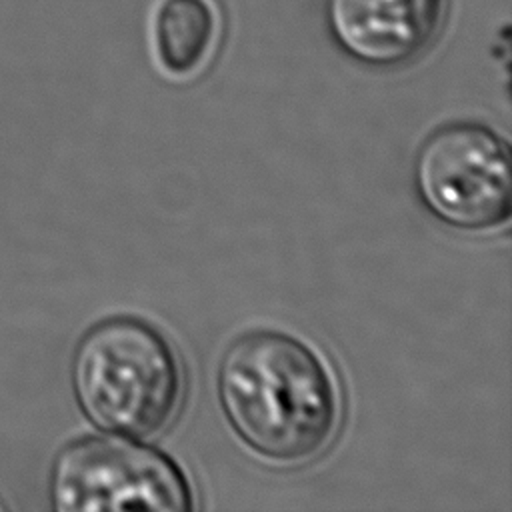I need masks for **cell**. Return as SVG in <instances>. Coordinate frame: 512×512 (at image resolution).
<instances>
[{"label":"cell","instance_id":"cell-4","mask_svg":"<svg viewBox=\"0 0 512 512\" xmlns=\"http://www.w3.org/2000/svg\"><path fill=\"white\" fill-rule=\"evenodd\" d=\"M412 176L422 206L448 228L488 232L510 218V150L482 122L436 128L418 148Z\"/></svg>","mask_w":512,"mask_h":512},{"label":"cell","instance_id":"cell-2","mask_svg":"<svg viewBox=\"0 0 512 512\" xmlns=\"http://www.w3.org/2000/svg\"><path fill=\"white\" fill-rule=\"evenodd\" d=\"M72 390L94 426L150 438L178 416L184 370L176 348L156 326L134 316H114L80 340L72 360Z\"/></svg>","mask_w":512,"mask_h":512},{"label":"cell","instance_id":"cell-6","mask_svg":"<svg viewBox=\"0 0 512 512\" xmlns=\"http://www.w3.org/2000/svg\"><path fill=\"white\" fill-rule=\"evenodd\" d=\"M220 36L212 0H162L154 20V54L170 78H192L210 60Z\"/></svg>","mask_w":512,"mask_h":512},{"label":"cell","instance_id":"cell-1","mask_svg":"<svg viewBox=\"0 0 512 512\" xmlns=\"http://www.w3.org/2000/svg\"><path fill=\"white\" fill-rule=\"evenodd\" d=\"M216 392L232 432L266 462H310L338 434V382L294 334L258 328L234 338L220 358Z\"/></svg>","mask_w":512,"mask_h":512},{"label":"cell","instance_id":"cell-5","mask_svg":"<svg viewBox=\"0 0 512 512\" xmlns=\"http://www.w3.org/2000/svg\"><path fill=\"white\" fill-rule=\"evenodd\" d=\"M444 0H326V20L338 46L376 68L416 58L434 38Z\"/></svg>","mask_w":512,"mask_h":512},{"label":"cell","instance_id":"cell-3","mask_svg":"<svg viewBox=\"0 0 512 512\" xmlns=\"http://www.w3.org/2000/svg\"><path fill=\"white\" fill-rule=\"evenodd\" d=\"M60 512H190L194 490L164 452L130 436H84L60 450L50 474Z\"/></svg>","mask_w":512,"mask_h":512}]
</instances>
